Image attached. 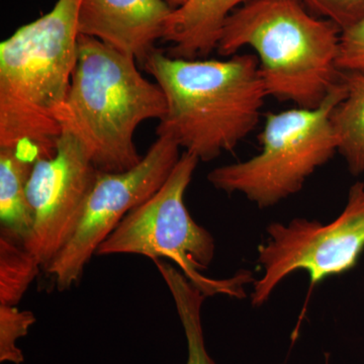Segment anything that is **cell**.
<instances>
[{"instance_id": "obj_9", "label": "cell", "mask_w": 364, "mask_h": 364, "mask_svg": "<svg viewBox=\"0 0 364 364\" xmlns=\"http://www.w3.org/2000/svg\"><path fill=\"white\" fill-rule=\"evenodd\" d=\"M97 172L85 144L69 131L62 133L52 157L35 162L26 186L33 226L26 246L42 268L75 232Z\"/></svg>"}, {"instance_id": "obj_12", "label": "cell", "mask_w": 364, "mask_h": 364, "mask_svg": "<svg viewBox=\"0 0 364 364\" xmlns=\"http://www.w3.org/2000/svg\"><path fill=\"white\" fill-rule=\"evenodd\" d=\"M38 159L30 148H0V235L25 245L33 226L26 186Z\"/></svg>"}, {"instance_id": "obj_6", "label": "cell", "mask_w": 364, "mask_h": 364, "mask_svg": "<svg viewBox=\"0 0 364 364\" xmlns=\"http://www.w3.org/2000/svg\"><path fill=\"white\" fill-rule=\"evenodd\" d=\"M198 162L195 155L184 152L161 188L124 218L100 246L97 255L135 254L153 261L166 258L205 296L245 298L244 286L255 282L250 272L241 270L225 279L203 274L214 260L215 238L196 224L184 203Z\"/></svg>"}, {"instance_id": "obj_3", "label": "cell", "mask_w": 364, "mask_h": 364, "mask_svg": "<svg viewBox=\"0 0 364 364\" xmlns=\"http://www.w3.org/2000/svg\"><path fill=\"white\" fill-rule=\"evenodd\" d=\"M340 36L301 0H251L228 18L217 51L228 57L251 48L268 97L315 109L341 79Z\"/></svg>"}, {"instance_id": "obj_5", "label": "cell", "mask_w": 364, "mask_h": 364, "mask_svg": "<svg viewBox=\"0 0 364 364\" xmlns=\"http://www.w3.org/2000/svg\"><path fill=\"white\" fill-rule=\"evenodd\" d=\"M345 95L346 87L340 79L315 109L269 112L259 136L260 152L245 161L213 169L208 182L228 195L245 196L260 208L296 195L306 179L338 152L331 112Z\"/></svg>"}, {"instance_id": "obj_19", "label": "cell", "mask_w": 364, "mask_h": 364, "mask_svg": "<svg viewBox=\"0 0 364 364\" xmlns=\"http://www.w3.org/2000/svg\"><path fill=\"white\" fill-rule=\"evenodd\" d=\"M163 1L166 2L171 9H176L183 6V4H186V0H163Z\"/></svg>"}, {"instance_id": "obj_1", "label": "cell", "mask_w": 364, "mask_h": 364, "mask_svg": "<svg viewBox=\"0 0 364 364\" xmlns=\"http://www.w3.org/2000/svg\"><path fill=\"white\" fill-rule=\"evenodd\" d=\"M143 69L166 100L157 136L171 139L200 162L231 152L259 123L268 95L254 55L189 60L157 50Z\"/></svg>"}, {"instance_id": "obj_4", "label": "cell", "mask_w": 364, "mask_h": 364, "mask_svg": "<svg viewBox=\"0 0 364 364\" xmlns=\"http://www.w3.org/2000/svg\"><path fill=\"white\" fill-rule=\"evenodd\" d=\"M166 109L161 87L144 77L135 59L79 35L61 126L85 144L97 170L123 172L139 164L136 130L148 119L160 121Z\"/></svg>"}, {"instance_id": "obj_8", "label": "cell", "mask_w": 364, "mask_h": 364, "mask_svg": "<svg viewBox=\"0 0 364 364\" xmlns=\"http://www.w3.org/2000/svg\"><path fill=\"white\" fill-rule=\"evenodd\" d=\"M179 149L171 139L158 136L133 168L98 170L75 232L46 268L60 291L80 282L86 265L117 225L161 188L181 156Z\"/></svg>"}, {"instance_id": "obj_15", "label": "cell", "mask_w": 364, "mask_h": 364, "mask_svg": "<svg viewBox=\"0 0 364 364\" xmlns=\"http://www.w3.org/2000/svg\"><path fill=\"white\" fill-rule=\"evenodd\" d=\"M41 268L25 244L0 235V305H18Z\"/></svg>"}, {"instance_id": "obj_11", "label": "cell", "mask_w": 364, "mask_h": 364, "mask_svg": "<svg viewBox=\"0 0 364 364\" xmlns=\"http://www.w3.org/2000/svg\"><path fill=\"white\" fill-rule=\"evenodd\" d=\"M251 0H186L173 9L165 26L163 41L169 56L196 59L217 50L225 23L236 9Z\"/></svg>"}, {"instance_id": "obj_2", "label": "cell", "mask_w": 364, "mask_h": 364, "mask_svg": "<svg viewBox=\"0 0 364 364\" xmlns=\"http://www.w3.org/2000/svg\"><path fill=\"white\" fill-rule=\"evenodd\" d=\"M80 4L58 0L0 44V148H31L39 159L56 153L77 60Z\"/></svg>"}, {"instance_id": "obj_10", "label": "cell", "mask_w": 364, "mask_h": 364, "mask_svg": "<svg viewBox=\"0 0 364 364\" xmlns=\"http://www.w3.org/2000/svg\"><path fill=\"white\" fill-rule=\"evenodd\" d=\"M173 11L163 0H81L79 35L95 38L146 65Z\"/></svg>"}, {"instance_id": "obj_14", "label": "cell", "mask_w": 364, "mask_h": 364, "mask_svg": "<svg viewBox=\"0 0 364 364\" xmlns=\"http://www.w3.org/2000/svg\"><path fill=\"white\" fill-rule=\"evenodd\" d=\"M154 263L168 287L181 318L188 343L186 364H217L208 354L203 337L202 306L207 296L181 270L164 260H154Z\"/></svg>"}, {"instance_id": "obj_17", "label": "cell", "mask_w": 364, "mask_h": 364, "mask_svg": "<svg viewBox=\"0 0 364 364\" xmlns=\"http://www.w3.org/2000/svg\"><path fill=\"white\" fill-rule=\"evenodd\" d=\"M318 18L335 23L341 32L364 18V0H301Z\"/></svg>"}, {"instance_id": "obj_13", "label": "cell", "mask_w": 364, "mask_h": 364, "mask_svg": "<svg viewBox=\"0 0 364 364\" xmlns=\"http://www.w3.org/2000/svg\"><path fill=\"white\" fill-rule=\"evenodd\" d=\"M346 87L343 100L331 112L338 153L353 176L364 173V73L341 71Z\"/></svg>"}, {"instance_id": "obj_18", "label": "cell", "mask_w": 364, "mask_h": 364, "mask_svg": "<svg viewBox=\"0 0 364 364\" xmlns=\"http://www.w3.org/2000/svg\"><path fill=\"white\" fill-rule=\"evenodd\" d=\"M337 65L340 71L364 73V18L341 32Z\"/></svg>"}, {"instance_id": "obj_7", "label": "cell", "mask_w": 364, "mask_h": 364, "mask_svg": "<svg viewBox=\"0 0 364 364\" xmlns=\"http://www.w3.org/2000/svg\"><path fill=\"white\" fill-rule=\"evenodd\" d=\"M267 233V241L258 247L263 275L253 282L251 304L264 305L287 277L304 270L310 277L306 305L320 282L358 265L364 251V182L351 186L344 210L332 222L296 218L289 224L272 223Z\"/></svg>"}, {"instance_id": "obj_16", "label": "cell", "mask_w": 364, "mask_h": 364, "mask_svg": "<svg viewBox=\"0 0 364 364\" xmlns=\"http://www.w3.org/2000/svg\"><path fill=\"white\" fill-rule=\"evenodd\" d=\"M36 323L35 315L16 306L0 305V363L21 364L23 354L16 346Z\"/></svg>"}]
</instances>
